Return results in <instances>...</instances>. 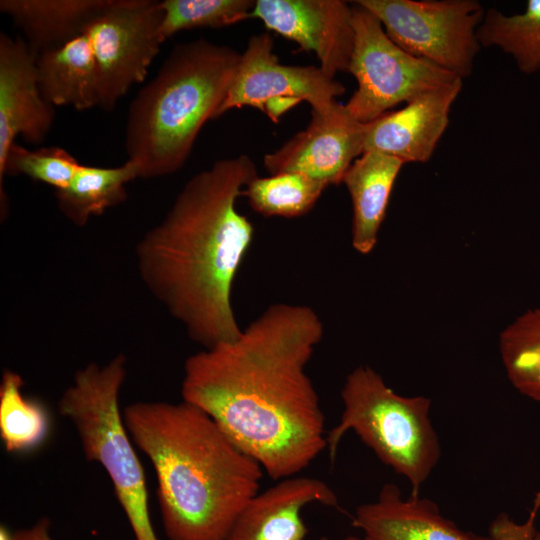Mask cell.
Returning <instances> with one entry per match:
<instances>
[{"label":"cell","instance_id":"cell-26","mask_svg":"<svg viewBox=\"0 0 540 540\" xmlns=\"http://www.w3.org/2000/svg\"><path fill=\"white\" fill-rule=\"evenodd\" d=\"M81 164L60 147L26 149L14 143L0 171L1 198L3 197V177L25 175L34 181L46 183L58 190L65 189L72 181Z\"/></svg>","mask_w":540,"mask_h":540},{"label":"cell","instance_id":"cell-19","mask_svg":"<svg viewBox=\"0 0 540 540\" xmlns=\"http://www.w3.org/2000/svg\"><path fill=\"white\" fill-rule=\"evenodd\" d=\"M36 69L41 93L54 107L84 111L98 106L97 70L87 35L40 53Z\"/></svg>","mask_w":540,"mask_h":540},{"label":"cell","instance_id":"cell-17","mask_svg":"<svg viewBox=\"0 0 540 540\" xmlns=\"http://www.w3.org/2000/svg\"><path fill=\"white\" fill-rule=\"evenodd\" d=\"M404 162L377 151L359 156L346 171L345 184L353 207L352 246L368 254L377 243L395 180Z\"/></svg>","mask_w":540,"mask_h":540},{"label":"cell","instance_id":"cell-16","mask_svg":"<svg viewBox=\"0 0 540 540\" xmlns=\"http://www.w3.org/2000/svg\"><path fill=\"white\" fill-rule=\"evenodd\" d=\"M311 503L340 509L334 490L318 478L279 480L250 499L225 540H305L308 529L301 512Z\"/></svg>","mask_w":540,"mask_h":540},{"label":"cell","instance_id":"cell-10","mask_svg":"<svg viewBox=\"0 0 540 540\" xmlns=\"http://www.w3.org/2000/svg\"><path fill=\"white\" fill-rule=\"evenodd\" d=\"M273 44L267 32L250 37L217 117L249 106L278 123L284 113L302 101L309 103L312 111L325 113L344 94V86L319 66L281 64Z\"/></svg>","mask_w":540,"mask_h":540},{"label":"cell","instance_id":"cell-4","mask_svg":"<svg viewBox=\"0 0 540 540\" xmlns=\"http://www.w3.org/2000/svg\"><path fill=\"white\" fill-rule=\"evenodd\" d=\"M241 53L205 39L179 43L130 103L125 151L138 177L180 170L205 123L217 118Z\"/></svg>","mask_w":540,"mask_h":540},{"label":"cell","instance_id":"cell-11","mask_svg":"<svg viewBox=\"0 0 540 540\" xmlns=\"http://www.w3.org/2000/svg\"><path fill=\"white\" fill-rule=\"evenodd\" d=\"M252 17L314 52L330 78L348 72L354 47L352 6L340 0H256Z\"/></svg>","mask_w":540,"mask_h":540},{"label":"cell","instance_id":"cell-13","mask_svg":"<svg viewBox=\"0 0 540 540\" xmlns=\"http://www.w3.org/2000/svg\"><path fill=\"white\" fill-rule=\"evenodd\" d=\"M37 54L21 36L0 35V171L17 136L41 143L50 132L55 107L41 93Z\"/></svg>","mask_w":540,"mask_h":540},{"label":"cell","instance_id":"cell-24","mask_svg":"<svg viewBox=\"0 0 540 540\" xmlns=\"http://www.w3.org/2000/svg\"><path fill=\"white\" fill-rule=\"evenodd\" d=\"M500 354L512 385L540 401V308L527 311L500 335Z\"/></svg>","mask_w":540,"mask_h":540},{"label":"cell","instance_id":"cell-5","mask_svg":"<svg viewBox=\"0 0 540 540\" xmlns=\"http://www.w3.org/2000/svg\"><path fill=\"white\" fill-rule=\"evenodd\" d=\"M341 398L340 420L327 433L331 462L343 436L353 431L382 463L410 482L412 494H418L441 456L430 418L431 400L397 394L367 365L348 374Z\"/></svg>","mask_w":540,"mask_h":540},{"label":"cell","instance_id":"cell-1","mask_svg":"<svg viewBox=\"0 0 540 540\" xmlns=\"http://www.w3.org/2000/svg\"><path fill=\"white\" fill-rule=\"evenodd\" d=\"M323 333L311 307L272 304L234 341L186 359L183 401L209 415L272 479L295 476L327 448L306 373Z\"/></svg>","mask_w":540,"mask_h":540},{"label":"cell","instance_id":"cell-29","mask_svg":"<svg viewBox=\"0 0 540 540\" xmlns=\"http://www.w3.org/2000/svg\"><path fill=\"white\" fill-rule=\"evenodd\" d=\"M530 540H540V533L536 532V534Z\"/></svg>","mask_w":540,"mask_h":540},{"label":"cell","instance_id":"cell-8","mask_svg":"<svg viewBox=\"0 0 540 540\" xmlns=\"http://www.w3.org/2000/svg\"><path fill=\"white\" fill-rule=\"evenodd\" d=\"M388 37L409 54L461 78L469 77L481 48L477 37L484 18L475 0H359Z\"/></svg>","mask_w":540,"mask_h":540},{"label":"cell","instance_id":"cell-22","mask_svg":"<svg viewBox=\"0 0 540 540\" xmlns=\"http://www.w3.org/2000/svg\"><path fill=\"white\" fill-rule=\"evenodd\" d=\"M22 377L10 370L3 373L0 385V436L8 452L36 449L49 432V416L36 400L23 392Z\"/></svg>","mask_w":540,"mask_h":540},{"label":"cell","instance_id":"cell-21","mask_svg":"<svg viewBox=\"0 0 540 540\" xmlns=\"http://www.w3.org/2000/svg\"><path fill=\"white\" fill-rule=\"evenodd\" d=\"M481 46L500 48L525 74L540 70V0H529L519 14L505 15L495 8L485 12L478 28Z\"/></svg>","mask_w":540,"mask_h":540},{"label":"cell","instance_id":"cell-14","mask_svg":"<svg viewBox=\"0 0 540 540\" xmlns=\"http://www.w3.org/2000/svg\"><path fill=\"white\" fill-rule=\"evenodd\" d=\"M461 89L462 79L457 78L365 123L364 152L384 153L404 164L427 162L448 126L451 107Z\"/></svg>","mask_w":540,"mask_h":540},{"label":"cell","instance_id":"cell-25","mask_svg":"<svg viewBox=\"0 0 540 540\" xmlns=\"http://www.w3.org/2000/svg\"><path fill=\"white\" fill-rule=\"evenodd\" d=\"M159 35L166 41L174 34L195 28H221L252 17L253 0H163Z\"/></svg>","mask_w":540,"mask_h":540},{"label":"cell","instance_id":"cell-23","mask_svg":"<svg viewBox=\"0 0 540 540\" xmlns=\"http://www.w3.org/2000/svg\"><path fill=\"white\" fill-rule=\"evenodd\" d=\"M329 185L300 172L256 176L243 189L250 207L260 215L299 217L308 213Z\"/></svg>","mask_w":540,"mask_h":540},{"label":"cell","instance_id":"cell-28","mask_svg":"<svg viewBox=\"0 0 540 540\" xmlns=\"http://www.w3.org/2000/svg\"><path fill=\"white\" fill-rule=\"evenodd\" d=\"M0 540H14V534L10 533L5 526H1Z\"/></svg>","mask_w":540,"mask_h":540},{"label":"cell","instance_id":"cell-9","mask_svg":"<svg viewBox=\"0 0 540 540\" xmlns=\"http://www.w3.org/2000/svg\"><path fill=\"white\" fill-rule=\"evenodd\" d=\"M162 10L155 0H110L86 26L97 70L98 106L112 110L142 83L163 43Z\"/></svg>","mask_w":540,"mask_h":540},{"label":"cell","instance_id":"cell-18","mask_svg":"<svg viewBox=\"0 0 540 540\" xmlns=\"http://www.w3.org/2000/svg\"><path fill=\"white\" fill-rule=\"evenodd\" d=\"M110 0H1L0 11L21 30L37 54L82 35Z\"/></svg>","mask_w":540,"mask_h":540},{"label":"cell","instance_id":"cell-15","mask_svg":"<svg viewBox=\"0 0 540 540\" xmlns=\"http://www.w3.org/2000/svg\"><path fill=\"white\" fill-rule=\"evenodd\" d=\"M351 519L360 536L320 540H495L462 530L435 502L418 494L405 498L392 483L382 486L375 501L359 505Z\"/></svg>","mask_w":540,"mask_h":540},{"label":"cell","instance_id":"cell-6","mask_svg":"<svg viewBox=\"0 0 540 540\" xmlns=\"http://www.w3.org/2000/svg\"><path fill=\"white\" fill-rule=\"evenodd\" d=\"M126 377V357L79 369L63 392L59 413L75 426L85 457L107 472L135 540H158L151 522L142 464L132 445L119 407Z\"/></svg>","mask_w":540,"mask_h":540},{"label":"cell","instance_id":"cell-2","mask_svg":"<svg viewBox=\"0 0 540 540\" xmlns=\"http://www.w3.org/2000/svg\"><path fill=\"white\" fill-rule=\"evenodd\" d=\"M256 176L247 155L214 162L185 183L164 218L136 246L140 279L204 349L242 333L231 294L254 227L236 201Z\"/></svg>","mask_w":540,"mask_h":540},{"label":"cell","instance_id":"cell-20","mask_svg":"<svg viewBox=\"0 0 540 540\" xmlns=\"http://www.w3.org/2000/svg\"><path fill=\"white\" fill-rule=\"evenodd\" d=\"M136 178L137 168L128 160L114 168L80 165L70 184L56 191L57 207L70 222L83 227L91 217L124 202L126 184Z\"/></svg>","mask_w":540,"mask_h":540},{"label":"cell","instance_id":"cell-27","mask_svg":"<svg viewBox=\"0 0 540 540\" xmlns=\"http://www.w3.org/2000/svg\"><path fill=\"white\" fill-rule=\"evenodd\" d=\"M50 522L47 518L39 520L27 529H21L14 534V540H54L49 535Z\"/></svg>","mask_w":540,"mask_h":540},{"label":"cell","instance_id":"cell-7","mask_svg":"<svg viewBox=\"0 0 540 540\" xmlns=\"http://www.w3.org/2000/svg\"><path fill=\"white\" fill-rule=\"evenodd\" d=\"M352 25L354 47L348 72L356 79L357 89L345 107L362 123L459 78L400 48L388 37L380 20L356 2Z\"/></svg>","mask_w":540,"mask_h":540},{"label":"cell","instance_id":"cell-3","mask_svg":"<svg viewBox=\"0 0 540 540\" xmlns=\"http://www.w3.org/2000/svg\"><path fill=\"white\" fill-rule=\"evenodd\" d=\"M122 418L154 468L169 540H225L259 492L260 464L185 401L136 402L124 408Z\"/></svg>","mask_w":540,"mask_h":540},{"label":"cell","instance_id":"cell-12","mask_svg":"<svg viewBox=\"0 0 540 540\" xmlns=\"http://www.w3.org/2000/svg\"><path fill=\"white\" fill-rule=\"evenodd\" d=\"M365 123L338 101L325 113L312 111L307 127L263 158L270 175L300 172L334 185L364 152Z\"/></svg>","mask_w":540,"mask_h":540}]
</instances>
